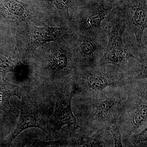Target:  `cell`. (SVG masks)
Instances as JSON below:
<instances>
[{
  "label": "cell",
  "instance_id": "obj_1",
  "mask_svg": "<svg viewBox=\"0 0 147 147\" xmlns=\"http://www.w3.org/2000/svg\"><path fill=\"white\" fill-rule=\"evenodd\" d=\"M125 28L123 21H119L113 25L109 34V39L105 53V59L109 63L119 65L125 59L126 50L122 41V35Z\"/></svg>",
  "mask_w": 147,
  "mask_h": 147
},
{
  "label": "cell",
  "instance_id": "obj_2",
  "mask_svg": "<svg viewBox=\"0 0 147 147\" xmlns=\"http://www.w3.org/2000/svg\"><path fill=\"white\" fill-rule=\"evenodd\" d=\"M74 92L69 95L59 94L56 102L54 118L57 124L56 129H60L64 125H77L76 117L74 115L71 107V98Z\"/></svg>",
  "mask_w": 147,
  "mask_h": 147
},
{
  "label": "cell",
  "instance_id": "obj_3",
  "mask_svg": "<svg viewBox=\"0 0 147 147\" xmlns=\"http://www.w3.org/2000/svg\"><path fill=\"white\" fill-rule=\"evenodd\" d=\"M43 25L44 26L42 27L32 25L30 27L29 42L33 52H34L37 47L46 42L57 41L61 35V28L49 26L45 24Z\"/></svg>",
  "mask_w": 147,
  "mask_h": 147
},
{
  "label": "cell",
  "instance_id": "obj_4",
  "mask_svg": "<svg viewBox=\"0 0 147 147\" xmlns=\"http://www.w3.org/2000/svg\"><path fill=\"white\" fill-rule=\"evenodd\" d=\"M21 111L20 117L16 127L9 140V144L24 129L30 127H37L46 132L45 126L40 119L37 111L31 109L28 106L22 103L18 107Z\"/></svg>",
  "mask_w": 147,
  "mask_h": 147
},
{
  "label": "cell",
  "instance_id": "obj_5",
  "mask_svg": "<svg viewBox=\"0 0 147 147\" xmlns=\"http://www.w3.org/2000/svg\"><path fill=\"white\" fill-rule=\"evenodd\" d=\"M132 15V30L139 46L145 47L142 41V36L147 26L146 8L137 6L134 9Z\"/></svg>",
  "mask_w": 147,
  "mask_h": 147
},
{
  "label": "cell",
  "instance_id": "obj_6",
  "mask_svg": "<svg viewBox=\"0 0 147 147\" xmlns=\"http://www.w3.org/2000/svg\"><path fill=\"white\" fill-rule=\"evenodd\" d=\"M26 4L17 0H4L0 9L5 17L12 20H22L26 16Z\"/></svg>",
  "mask_w": 147,
  "mask_h": 147
},
{
  "label": "cell",
  "instance_id": "obj_7",
  "mask_svg": "<svg viewBox=\"0 0 147 147\" xmlns=\"http://www.w3.org/2000/svg\"><path fill=\"white\" fill-rule=\"evenodd\" d=\"M109 10L99 8L85 17L83 22V26L87 30L94 29L100 26L103 20L108 15Z\"/></svg>",
  "mask_w": 147,
  "mask_h": 147
},
{
  "label": "cell",
  "instance_id": "obj_8",
  "mask_svg": "<svg viewBox=\"0 0 147 147\" xmlns=\"http://www.w3.org/2000/svg\"><path fill=\"white\" fill-rule=\"evenodd\" d=\"M9 83L3 84L0 82V110L5 113H10L12 110L9 103V99L11 96L16 95L15 86L11 84L9 87H6Z\"/></svg>",
  "mask_w": 147,
  "mask_h": 147
},
{
  "label": "cell",
  "instance_id": "obj_9",
  "mask_svg": "<svg viewBox=\"0 0 147 147\" xmlns=\"http://www.w3.org/2000/svg\"><path fill=\"white\" fill-rule=\"evenodd\" d=\"M80 55L83 58H90L94 56L98 46L92 40L84 36H80L77 40Z\"/></svg>",
  "mask_w": 147,
  "mask_h": 147
},
{
  "label": "cell",
  "instance_id": "obj_10",
  "mask_svg": "<svg viewBox=\"0 0 147 147\" xmlns=\"http://www.w3.org/2000/svg\"><path fill=\"white\" fill-rule=\"evenodd\" d=\"M86 80L89 87L96 91L102 90L111 84L105 77L94 74H89L87 75Z\"/></svg>",
  "mask_w": 147,
  "mask_h": 147
},
{
  "label": "cell",
  "instance_id": "obj_11",
  "mask_svg": "<svg viewBox=\"0 0 147 147\" xmlns=\"http://www.w3.org/2000/svg\"><path fill=\"white\" fill-rule=\"evenodd\" d=\"M21 63L19 61H13L10 58L0 55V72L2 74L3 80L4 81L6 75L8 72L16 73Z\"/></svg>",
  "mask_w": 147,
  "mask_h": 147
},
{
  "label": "cell",
  "instance_id": "obj_12",
  "mask_svg": "<svg viewBox=\"0 0 147 147\" xmlns=\"http://www.w3.org/2000/svg\"><path fill=\"white\" fill-rule=\"evenodd\" d=\"M51 62L53 69L63 70L68 65V57L63 50H59L52 55Z\"/></svg>",
  "mask_w": 147,
  "mask_h": 147
},
{
  "label": "cell",
  "instance_id": "obj_13",
  "mask_svg": "<svg viewBox=\"0 0 147 147\" xmlns=\"http://www.w3.org/2000/svg\"><path fill=\"white\" fill-rule=\"evenodd\" d=\"M146 104H139L134 113L133 117V127L135 129L139 128L143 125L147 119Z\"/></svg>",
  "mask_w": 147,
  "mask_h": 147
},
{
  "label": "cell",
  "instance_id": "obj_14",
  "mask_svg": "<svg viewBox=\"0 0 147 147\" xmlns=\"http://www.w3.org/2000/svg\"><path fill=\"white\" fill-rule=\"evenodd\" d=\"M114 101L110 98H105L100 101L96 108L95 114L97 117L103 118L107 115L113 109Z\"/></svg>",
  "mask_w": 147,
  "mask_h": 147
},
{
  "label": "cell",
  "instance_id": "obj_15",
  "mask_svg": "<svg viewBox=\"0 0 147 147\" xmlns=\"http://www.w3.org/2000/svg\"><path fill=\"white\" fill-rule=\"evenodd\" d=\"M61 14L68 15L69 8L72 0H46Z\"/></svg>",
  "mask_w": 147,
  "mask_h": 147
},
{
  "label": "cell",
  "instance_id": "obj_16",
  "mask_svg": "<svg viewBox=\"0 0 147 147\" xmlns=\"http://www.w3.org/2000/svg\"><path fill=\"white\" fill-rule=\"evenodd\" d=\"M108 129L111 132L114 140L115 147H123L120 129L119 126L112 125L108 127Z\"/></svg>",
  "mask_w": 147,
  "mask_h": 147
},
{
  "label": "cell",
  "instance_id": "obj_17",
  "mask_svg": "<svg viewBox=\"0 0 147 147\" xmlns=\"http://www.w3.org/2000/svg\"><path fill=\"white\" fill-rule=\"evenodd\" d=\"M147 129L145 128L144 130L139 132V134L134 135L132 138V143L134 144H137L141 142H147Z\"/></svg>",
  "mask_w": 147,
  "mask_h": 147
},
{
  "label": "cell",
  "instance_id": "obj_18",
  "mask_svg": "<svg viewBox=\"0 0 147 147\" xmlns=\"http://www.w3.org/2000/svg\"><path fill=\"white\" fill-rule=\"evenodd\" d=\"M138 77L142 79H145L147 78V62L144 61L141 64L139 68Z\"/></svg>",
  "mask_w": 147,
  "mask_h": 147
}]
</instances>
